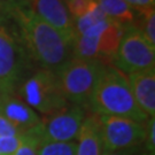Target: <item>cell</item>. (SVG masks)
<instances>
[{
    "label": "cell",
    "mask_w": 155,
    "mask_h": 155,
    "mask_svg": "<svg viewBox=\"0 0 155 155\" xmlns=\"http://www.w3.org/2000/svg\"><path fill=\"white\" fill-rule=\"evenodd\" d=\"M115 68L123 74L150 69L155 66V47L147 43L136 25H127L113 59Z\"/></svg>",
    "instance_id": "6"
},
{
    "label": "cell",
    "mask_w": 155,
    "mask_h": 155,
    "mask_svg": "<svg viewBox=\"0 0 155 155\" xmlns=\"http://www.w3.org/2000/svg\"><path fill=\"white\" fill-rule=\"evenodd\" d=\"M99 124L95 116H86L76 141V155H102Z\"/></svg>",
    "instance_id": "12"
},
{
    "label": "cell",
    "mask_w": 155,
    "mask_h": 155,
    "mask_svg": "<svg viewBox=\"0 0 155 155\" xmlns=\"http://www.w3.org/2000/svg\"><path fill=\"white\" fill-rule=\"evenodd\" d=\"M25 50L43 69L58 74L72 59V43L37 16L31 9L17 12Z\"/></svg>",
    "instance_id": "1"
},
{
    "label": "cell",
    "mask_w": 155,
    "mask_h": 155,
    "mask_svg": "<svg viewBox=\"0 0 155 155\" xmlns=\"http://www.w3.org/2000/svg\"><path fill=\"white\" fill-rule=\"evenodd\" d=\"M106 63L98 60L72 58L58 72L63 95L69 104L87 105L100 74Z\"/></svg>",
    "instance_id": "4"
},
{
    "label": "cell",
    "mask_w": 155,
    "mask_h": 155,
    "mask_svg": "<svg viewBox=\"0 0 155 155\" xmlns=\"http://www.w3.org/2000/svg\"><path fill=\"white\" fill-rule=\"evenodd\" d=\"M39 141L40 139L35 131V129L30 130L27 133H24V140L22 145L14 155H37Z\"/></svg>",
    "instance_id": "19"
},
{
    "label": "cell",
    "mask_w": 155,
    "mask_h": 155,
    "mask_svg": "<svg viewBox=\"0 0 155 155\" xmlns=\"http://www.w3.org/2000/svg\"><path fill=\"white\" fill-rule=\"evenodd\" d=\"M102 155H129L125 150H120V152H104Z\"/></svg>",
    "instance_id": "24"
},
{
    "label": "cell",
    "mask_w": 155,
    "mask_h": 155,
    "mask_svg": "<svg viewBox=\"0 0 155 155\" xmlns=\"http://www.w3.org/2000/svg\"><path fill=\"white\" fill-rule=\"evenodd\" d=\"M127 78L140 110L155 117V68L127 74Z\"/></svg>",
    "instance_id": "11"
},
{
    "label": "cell",
    "mask_w": 155,
    "mask_h": 155,
    "mask_svg": "<svg viewBox=\"0 0 155 155\" xmlns=\"http://www.w3.org/2000/svg\"><path fill=\"white\" fill-rule=\"evenodd\" d=\"M37 155H76V141H39Z\"/></svg>",
    "instance_id": "16"
},
{
    "label": "cell",
    "mask_w": 155,
    "mask_h": 155,
    "mask_svg": "<svg viewBox=\"0 0 155 155\" xmlns=\"http://www.w3.org/2000/svg\"><path fill=\"white\" fill-rule=\"evenodd\" d=\"M95 2L109 18L123 25H130L134 20V9L124 0H95Z\"/></svg>",
    "instance_id": "14"
},
{
    "label": "cell",
    "mask_w": 155,
    "mask_h": 155,
    "mask_svg": "<svg viewBox=\"0 0 155 155\" xmlns=\"http://www.w3.org/2000/svg\"><path fill=\"white\" fill-rule=\"evenodd\" d=\"M30 55L13 35L0 27V94L15 93L24 81Z\"/></svg>",
    "instance_id": "5"
},
{
    "label": "cell",
    "mask_w": 155,
    "mask_h": 155,
    "mask_svg": "<svg viewBox=\"0 0 155 155\" xmlns=\"http://www.w3.org/2000/svg\"><path fill=\"white\" fill-rule=\"evenodd\" d=\"M0 114L22 133H27L40 123L38 114L16 93L0 94Z\"/></svg>",
    "instance_id": "10"
},
{
    "label": "cell",
    "mask_w": 155,
    "mask_h": 155,
    "mask_svg": "<svg viewBox=\"0 0 155 155\" xmlns=\"http://www.w3.org/2000/svg\"><path fill=\"white\" fill-rule=\"evenodd\" d=\"M100 138L104 152H120L144 143L146 125L127 117L99 115Z\"/></svg>",
    "instance_id": "7"
},
{
    "label": "cell",
    "mask_w": 155,
    "mask_h": 155,
    "mask_svg": "<svg viewBox=\"0 0 155 155\" xmlns=\"http://www.w3.org/2000/svg\"><path fill=\"white\" fill-rule=\"evenodd\" d=\"M24 134L17 129L13 123H11L5 116L0 114V137H8V136H17Z\"/></svg>",
    "instance_id": "22"
},
{
    "label": "cell",
    "mask_w": 155,
    "mask_h": 155,
    "mask_svg": "<svg viewBox=\"0 0 155 155\" xmlns=\"http://www.w3.org/2000/svg\"><path fill=\"white\" fill-rule=\"evenodd\" d=\"M124 1L132 9L139 11L140 13H146L150 9H154L155 0H124Z\"/></svg>",
    "instance_id": "23"
},
{
    "label": "cell",
    "mask_w": 155,
    "mask_h": 155,
    "mask_svg": "<svg viewBox=\"0 0 155 155\" xmlns=\"http://www.w3.org/2000/svg\"><path fill=\"white\" fill-rule=\"evenodd\" d=\"M33 13L71 41L75 38L74 18L63 0H33Z\"/></svg>",
    "instance_id": "9"
},
{
    "label": "cell",
    "mask_w": 155,
    "mask_h": 155,
    "mask_svg": "<svg viewBox=\"0 0 155 155\" xmlns=\"http://www.w3.org/2000/svg\"><path fill=\"white\" fill-rule=\"evenodd\" d=\"M144 21L141 27H137L147 43L155 47V12L154 9L143 13Z\"/></svg>",
    "instance_id": "18"
},
{
    "label": "cell",
    "mask_w": 155,
    "mask_h": 155,
    "mask_svg": "<svg viewBox=\"0 0 155 155\" xmlns=\"http://www.w3.org/2000/svg\"><path fill=\"white\" fill-rule=\"evenodd\" d=\"M85 117L86 114L82 106L69 104L61 110L41 118L40 123L33 129L40 141H75Z\"/></svg>",
    "instance_id": "8"
},
{
    "label": "cell",
    "mask_w": 155,
    "mask_h": 155,
    "mask_svg": "<svg viewBox=\"0 0 155 155\" xmlns=\"http://www.w3.org/2000/svg\"><path fill=\"white\" fill-rule=\"evenodd\" d=\"M125 27L127 25H123L120 22L113 20L107 29L99 36L98 46H99V59L101 62L105 63V61L114 59Z\"/></svg>",
    "instance_id": "13"
},
{
    "label": "cell",
    "mask_w": 155,
    "mask_h": 155,
    "mask_svg": "<svg viewBox=\"0 0 155 155\" xmlns=\"http://www.w3.org/2000/svg\"><path fill=\"white\" fill-rule=\"evenodd\" d=\"M72 18L84 16L97 6L95 0H63Z\"/></svg>",
    "instance_id": "17"
},
{
    "label": "cell",
    "mask_w": 155,
    "mask_h": 155,
    "mask_svg": "<svg viewBox=\"0 0 155 155\" xmlns=\"http://www.w3.org/2000/svg\"><path fill=\"white\" fill-rule=\"evenodd\" d=\"M15 93L35 111L46 116L69 105L63 95L58 75L43 68L24 78Z\"/></svg>",
    "instance_id": "3"
},
{
    "label": "cell",
    "mask_w": 155,
    "mask_h": 155,
    "mask_svg": "<svg viewBox=\"0 0 155 155\" xmlns=\"http://www.w3.org/2000/svg\"><path fill=\"white\" fill-rule=\"evenodd\" d=\"M109 17L106 15L104 12L100 9L98 5L94 7L92 11H90L84 16L74 18V32L75 36H82L91 28L97 25L98 23L105 21Z\"/></svg>",
    "instance_id": "15"
},
{
    "label": "cell",
    "mask_w": 155,
    "mask_h": 155,
    "mask_svg": "<svg viewBox=\"0 0 155 155\" xmlns=\"http://www.w3.org/2000/svg\"><path fill=\"white\" fill-rule=\"evenodd\" d=\"M87 105L98 116L127 117L143 123L150 118L137 105L127 76L108 64H106L100 74Z\"/></svg>",
    "instance_id": "2"
},
{
    "label": "cell",
    "mask_w": 155,
    "mask_h": 155,
    "mask_svg": "<svg viewBox=\"0 0 155 155\" xmlns=\"http://www.w3.org/2000/svg\"><path fill=\"white\" fill-rule=\"evenodd\" d=\"M144 143H146V150L148 154L154 155L155 152V117H150L146 125V137Z\"/></svg>",
    "instance_id": "21"
},
{
    "label": "cell",
    "mask_w": 155,
    "mask_h": 155,
    "mask_svg": "<svg viewBox=\"0 0 155 155\" xmlns=\"http://www.w3.org/2000/svg\"><path fill=\"white\" fill-rule=\"evenodd\" d=\"M24 140V134L0 137V155H14Z\"/></svg>",
    "instance_id": "20"
}]
</instances>
